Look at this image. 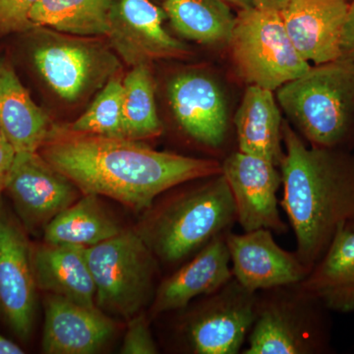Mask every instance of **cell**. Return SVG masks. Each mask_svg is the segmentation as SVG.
<instances>
[{"label":"cell","mask_w":354,"mask_h":354,"mask_svg":"<svg viewBox=\"0 0 354 354\" xmlns=\"http://www.w3.org/2000/svg\"><path fill=\"white\" fill-rule=\"evenodd\" d=\"M38 152L84 195L111 198L135 212L150 209L177 186L221 174L215 158L160 152L137 140L69 129H51Z\"/></svg>","instance_id":"6da1fadb"},{"label":"cell","mask_w":354,"mask_h":354,"mask_svg":"<svg viewBox=\"0 0 354 354\" xmlns=\"http://www.w3.org/2000/svg\"><path fill=\"white\" fill-rule=\"evenodd\" d=\"M283 196L279 201L297 239V252L311 271L339 228L354 220V153L307 146L283 123Z\"/></svg>","instance_id":"7a4b0ae2"},{"label":"cell","mask_w":354,"mask_h":354,"mask_svg":"<svg viewBox=\"0 0 354 354\" xmlns=\"http://www.w3.org/2000/svg\"><path fill=\"white\" fill-rule=\"evenodd\" d=\"M237 223L232 191L223 174L199 179L160 203L140 230L158 261L178 264Z\"/></svg>","instance_id":"3957f363"},{"label":"cell","mask_w":354,"mask_h":354,"mask_svg":"<svg viewBox=\"0 0 354 354\" xmlns=\"http://www.w3.org/2000/svg\"><path fill=\"white\" fill-rule=\"evenodd\" d=\"M276 92L290 124L310 146L353 152L354 62L311 66Z\"/></svg>","instance_id":"277c9868"},{"label":"cell","mask_w":354,"mask_h":354,"mask_svg":"<svg viewBox=\"0 0 354 354\" xmlns=\"http://www.w3.org/2000/svg\"><path fill=\"white\" fill-rule=\"evenodd\" d=\"M298 283L258 291L255 320L242 353H332L330 311Z\"/></svg>","instance_id":"5b68a950"},{"label":"cell","mask_w":354,"mask_h":354,"mask_svg":"<svg viewBox=\"0 0 354 354\" xmlns=\"http://www.w3.org/2000/svg\"><path fill=\"white\" fill-rule=\"evenodd\" d=\"M95 286V306L131 319L155 297L158 259L139 232H122L86 248Z\"/></svg>","instance_id":"8992f818"},{"label":"cell","mask_w":354,"mask_h":354,"mask_svg":"<svg viewBox=\"0 0 354 354\" xmlns=\"http://www.w3.org/2000/svg\"><path fill=\"white\" fill-rule=\"evenodd\" d=\"M227 44L237 75L272 92L311 67L291 43L281 11L241 9Z\"/></svg>","instance_id":"52a82bcc"},{"label":"cell","mask_w":354,"mask_h":354,"mask_svg":"<svg viewBox=\"0 0 354 354\" xmlns=\"http://www.w3.org/2000/svg\"><path fill=\"white\" fill-rule=\"evenodd\" d=\"M257 292L234 278L203 297L183 326L186 346L195 354H239L255 320Z\"/></svg>","instance_id":"ba28073f"},{"label":"cell","mask_w":354,"mask_h":354,"mask_svg":"<svg viewBox=\"0 0 354 354\" xmlns=\"http://www.w3.org/2000/svg\"><path fill=\"white\" fill-rule=\"evenodd\" d=\"M6 191L26 230L36 232L76 202L80 190L39 152H24L16 153Z\"/></svg>","instance_id":"9c48e42d"},{"label":"cell","mask_w":354,"mask_h":354,"mask_svg":"<svg viewBox=\"0 0 354 354\" xmlns=\"http://www.w3.org/2000/svg\"><path fill=\"white\" fill-rule=\"evenodd\" d=\"M221 174L232 191L237 223L243 232L260 228L279 235L288 232L279 211L277 194L283 181L276 165L237 151L221 160Z\"/></svg>","instance_id":"30bf717a"},{"label":"cell","mask_w":354,"mask_h":354,"mask_svg":"<svg viewBox=\"0 0 354 354\" xmlns=\"http://www.w3.org/2000/svg\"><path fill=\"white\" fill-rule=\"evenodd\" d=\"M34 62L60 97L77 101L102 85L118 68L115 57L102 46L74 39H55L38 46Z\"/></svg>","instance_id":"8fae6325"},{"label":"cell","mask_w":354,"mask_h":354,"mask_svg":"<svg viewBox=\"0 0 354 354\" xmlns=\"http://www.w3.org/2000/svg\"><path fill=\"white\" fill-rule=\"evenodd\" d=\"M32 249L23 227L0 209V311L21 339L31 335L36 314Z\"/></svg>","instance_id":"7c38bea8"},{"label":"cell","mask_w":354,"mask_h":354,"mask_svg":"<svg viewBox=\"0 0 354 354\" xmlns=\"http://www.w3.org/2000/svg\"><path fill=\"white\" fill-rule=\"evenodd\" d=\"M169 99L181 130L203 148L221 151L230 131L227 97L215 79L184 72L169 85Z\"/></svg>","instance_id":"4fadbf2b"},{"label":"cell","mask_w":354,"mask_h":354,"mask_svg":"<svg viewBox=\"0 0 354 354\" xmlns=\"http://www.w3.org/2000/svg\"><path fill=\"white\" fill-rule=\"evenodd\" d=\"M165 18L164 9L150 0H113L108 36L120 57L133 66L188 55L187 46L165 29Z\"/></svg>","instance_id":"5bb4252c"},{"label":"cell","mask_w":354,"mask_h":354,"mask_svg":"<svg viewBox=\"0 0 354 354\" xmlns=\"http://www.w3.org/2000/svg\"><path fill=\"white\" fill-rule=\"evenodd\" d=\"M234 278L247 290L258 291L278 286L297 285L310 272L297 252L281 248L272 232L266 228L228 232L225 235Z\"/></svg>","instance_id":"9a60e30c"},{"label":"cell","mask_w":354,"mask_h":354,"mask_svg":"<svg viewBox=\"0 0 354 354\" xmlns=\"http://www.w3.org/2000/svg\"><path fill=\"white\" fill-rule=\"evenodd\" d=\"M348 6V0H288L281 9L291 43L309 64L339 59Z\"/></svg>","instance_id":"2e32d148"},{"label":"cell","mask_w":354,"mask_h":354,"mask_svg":"<svg viewBox=\"0 0 354 354\" xmlns=\"http://www.w3.org/2000/svg\"><path fill=\"white\" fill-rule=\"evenodd\" d=\"M115 324L97 307L48 293L41 348L46 354H93L104 348Z\"/></svg>","instance_id":"e0dca14e"},{"label":"cell","mask_w":354,"mask_h":354,"mask_svg":"<svg viewBox=\"0 0 354 354\" xmlns=\"http://www.w3.org/2000/svg\"><path fill=\"white\" fill-rule=\"evenodd\" d=\"M225 235L212 239L158 285L151 306L153 316L185 308L193 300L215 292L234 279Z\"/></svg>","instance_id":"ac0fdd59"},{"label":"cell","mask_w":354,"mask_h":354,"mask_svg":"<svg viewBox=\"0 0 354 354\" xmlns=\"http://www.w3.org/2000/svg\"><path fill=\"white\" fill-rule=\"evenodd\" d=\"M86 248L74 244H44L32 249L39 290L87 307L95 306V286Z\"/></svg>","instance_id":"d6986e66"},{"label":"cell","mask_w":354,"mask_h":354,"mask_svg":"<svg viewBox=\"0 0 354 354\" xmlns=\"http://www.w3.org/2000/svg\"><path fill=\"white\" fill-rule=\"evenodd\" d=\"M274 92L249 85L234 118L239 152L279 167L283 157V123Z\"/></svg>","instance_id":"ffe728a7"},{"label":"cell","mask_w":354,"mask_h":354,"mask_svg":"<svg viewBox=\"0 0 354 354\" xmlns=\"http://www.w3.org/2000/svg\"><path fill=\"white\" fill-rule=\"evenodd\" d=\"M298 285L330 312H354L353 230L339 228L323 257Z\"/></svg>","instance_id":"44dd1931"},{"label":"cell","mask_w":354,"mask_h":354,"mask_svg":"<svg viewBox=\"0 0 354 354\" xmlns=\"http://www.w3.org/2000/svg\"><path fill=\"white\" fill-rule=\"evenodd\" d=\"M0 124L16 153L38 152L53 128L12 67L0 62Z\"/></svg>","instance_id":"7402d4cb"},{"label":"cell","mask_w":354,"mask_h":354,"mask_svg":"<svg viewBox=\"0 0 354 354\" xmlns=\"http://www.w3.org/2000/svg\"><path fill=\"white\" fill-rule=\"evenodd\" d=\"M121 232L118 223L102 208L99 196L85 194L48 223L44 239L46 243L90 247Z\"/></svg>","instance_id":"603a6c76"},{"label":"cell","mask_w":354,"mask_h":354,"mask_svg":"<svg viewBox=\"0 0 354 354\" xmlns=\"http://www.w3.org/2000/svg\"><path fill=\"white\" fill-rule=\"evenodd\" d=\"M164 10L180 36L204 44H227L236 18L225 0H165Z\"/></svg>","instance_id":"cb8c5ba5"},{"label":"cell","mask_w":354,"mask_h":354,"mask_svg":"<svg viewBox=\"0 0 354 354\" xmlns=\"http://www.w3.org/2000/svg\"><path fill=\"white\" fill-rule=\"evenodd\" d=\"M113 0H39L29 14L35 27L46 26L76 36H108Z\"/></svg>","instance_id":"d4e9b609"},{"label":"cell","mask_w":354,"mask_h":354,"mask_svg":"<svg viewBox=\"0 0 354 354\" xmlns=\"http://www.w3.org/2000/svg\"><path fill=\"white\" fill-rule=\"evenodd\" d=\"M149 64H139L122 82V131L127 139L155 138L162 132L155 102V85Z\"/></svg>","instance_id":"484cf974"},{"label":"cell","mask_w":354,"mask_h":354,"mask_svg":"<svg viewBox=\"0 0 354 354\" xmlns=\"http://www.w3.org/2000/svg\"><path fill=\"white\" fill-rule=\"evenodd\" d=\"M122 82L111 78L92 106L67 129L84 134L124 138L122 131Z\"/></svg>","instance_id":"4316f807"},{"label":"cell","mask_w":354,"mask_h":354,"mask_svg":"<svg viewBox=\"0 0 354 354\" xmlns=\"http://www.w3.org/2000/svg\"><path fill=\"white\" fill-rule=\"evenodd\" d=\"M120 353L123 354H156L158 353L149 320L145 314H137L129 319L127 334Z\"/></svg>","instance_id":"83f0119b"},{"label":"cell","mask_w":354,"mask_h":354,"mask_svg":"<svg viewBox=\"0 0 354 354\" xmlns=\"http://www.w3.org/2000/svg\"><path fill=\"white\" fill-rule=\"evenodd\" d=\"M39 0H0V34L24 32L35 26L29 19Z\"/></svg>","instance_id":"f1b7e54d"},{"label":"cell","mask_w":354,"mask_h":354,"mask_svg":"<svg viewBox=\"0 0 354 354\" xmlns=\"http://www.w3.org/2000/svg\"><path fill=\"white\" fill-rule=\"evenodd\" d=\"M339 60L354 62V0L349 3L348 14L342 28L341 57Z\"/></svg>","instance_id":"f546056e"},{"label":"cell","mask_w":354,"mask_h":354,"mask_svg":"<svg viewBox=\"0 0 354 354\" xmlns=\"http://www.w3.org/2000/svg\"><path fill=\"white\" fill-rule=\"evenodd\" d=\"M16 151L7 140L0 141V197L6 191L7 181L12 169Z\"/></svg>","instance_id":"4dcf8cb0"},{"label":"cell","mask_w":354,"mask_h":354,"mask_svg":"<svg viewBox=\"0 0 354 354\" xmlns=\"http://www.w3.org/2000/svg\"><path fill=\"white\" fill-rule=\"evenodd\" d=\"M253 2L257 8L281 11L288 0H253Z\"/></svg>","instance_id":"1f68e13d"},{"label":"cell","mask_w":354,"mask_h":354,"mask_svg":"<svg viewBox=\"0 0 354 354\" xmlns=\"http://www.w3.org/2000/svg\"><path fill=\"white\" fill-rule=\"evenodd\" d=\"M24 351L13 342L0 335V354H22Z\"/></svg>","instance_id":"d6a6232c"},{"label":"cell","mask_w":354,"mask_h":354,"mask_svg":"<svg viewBox=\"0 0 354 354\" xmlns=\"http://www.w3.org/2000/svg\"><path fill=\"white\" fill-rule=\"evenodd\" d=\"M225 1L239 7L241 10V9L251 8V7L255 6L253 0H225Z\"/></svg>","instance_id":"836d02e7"},{"label":"cell","mask_w":354,"mask_h":354,"mask_svg":"<svg viewBox=\"0 0 354 354\" xmlns=\"http://www.w3.org/2000/svg\"><path fill=\"white\" fill-rule=\"evenodd\" d=\"M1 140H6V138L3 130H2L1 124H0V141H1Z\"/></svg>","instance_id":"e575fe53"},{"label":"cell","mask_w":354,"mask_h":354,"mask_svg":"<svg viewBox=\"0 0 354 354\" xmlns=\"http://www.w3.org/2000/svg\"><path fill=\"white\" fill-rule=\"evenodd\" d=\"M346 227L354 232V220L351 221V223H348V225H346Z\"/></svg>","instance_id":"d590c367"}]
</instances>
